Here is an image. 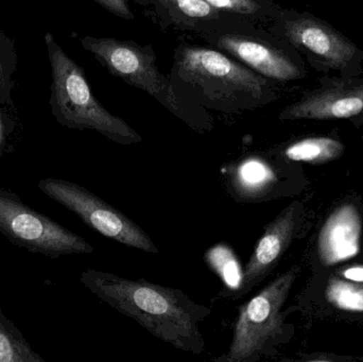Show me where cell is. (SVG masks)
Wrapping results in <instances>:
<instances>
[{"label":"cell","instance_id":"cell-6","mask_svg":"<svg viewBox=\"0 0 363 362\" xmlns=\"http://www.w3.org/2000/svg\"><path fill=\"white\" fill-rule=\"evenodd\" d=\"M80 42L108 72L157 98L172 113L180 111L172 85L155 65L157 57L151 46L140 47L130 40L93 36H83Z\"/></svg>","mask_w":363,"mask_h":362},{"label":"cell","instance_id":"cell-16","mask_svg":"<svg viewBox=\"0 0 363 362\" xmlns=\"http://www.w3.org/2000/svg\"><path fill=\"white\" fill-rule=\"evenodd\" d=\"M0 362H45L0 310Z\"/></svg>","mask_w":363,"mask_h":362},{"label":"cell","instance_id":"cell-15","mask_svg":"<svg viewBox=\"0 0 363 362\" xmlns=\"http://www.w3.org/2000/svg\"><path fill=\"white\" fill-rule=\"evenodd\" d=\"M330 308L347 316L363 319V283H352L330 273L323 290Z\"/></svg>","mask_w":363,"mask_h":362},{"label":"cell","instance_id":"cell-3","mask_svg":"<svg viewBox=\"0 0 363 362\" xmlns=\"http://www.w3.org/2000/svg\"><path fill=\"white\" fill-rule=\"evenodd\" d=\"M298 272V266L290 268L239 308L230 349L218 361H258L289 341L292 327L286 324L283 307Z\"/></svg>","mask_w":363,"mask_h":362},{"label":"cell","instance_id":"cell-10","mask_svg":"<svg viewBox=\"0 0 363 362\" xmlns=\"http://www.w3.org/2000/svg\"><path fill=\"white\" fill-rule=\"evenodd\" d=\"M363 113V83H336L306 94L286 108L281 120H335Z\"/></svg>","mask_w":363,"mask_h":362},{"label":"cell","instance_id":"cell-4","mask_svg":"<svg viewBox=\"0 0 363 362\" xmlns=\"http://www.w3.org/2000/svg\"><path fill=\"white\" fill-rule=\"evenodd\" d=\"M0 233L15 246L51 259L95 252L84 238L36 212L4 187H0Z\"/></svg>","mask_w":363,"mask_h":362},{"label":"cell","instance_id":"cell-20","mask_svg":"<svg viewBox=\"0 0 363 362\" xmlns=\"http://www.w3.org/2000/svg\"><path fill=\"white\" fill-rule=\"evenodd\" d=\"M9 110L11 108L0 104V157L6 151L9 136L15 129V119Z\"/></svg>","mask_w":363,"mask_h":362},{"label":"cell","instance_id":"cell-1","mask_svg":"<svg viewBox=\"0 0 363 362\" xmlns=\"http://www.w3.org/2000/svg\"><path fill=\"white\" fill-rule=\"evenodd\" d=\"M80 281L93 295L133 319L153 337L183 352H204L200 323L211 316V310L180 289L95 269L82 272Z\"/></svg>","mask_w":363,"mask_h":362},{"label":"cell","instance_id":"cell-23","mask_svg":"<svg viewBox=\"0 0 363 362\" xmlns=\"http://www.w3.org/2000/svg\"><path fill=\"white\" fill-rule=\"evenodd\" d=\"M302 361L309 362H345V361H363V358H356V357L339 356L333 353H313V354H308L306 356L301 358Z\"/></svg>","mask_w":363,"mask_h":362},{"label":"cell","instance_id":"cell-2","mask_svg":"<svg viewBox=\"0 0 363 362\" xmlns=\"http://www.w3.org/2000/svg\"><path fill=\"white\" fill-rule=\"evenodd\" d=\"M51 70V113L69 129L94 130L121 145L138 144L142 136L121 117L111 114L94 96L84 70L62 49L55 36H44Z\"/></svg>","mask_w":363,"mask_h":362},{"label":"cell","instance_id":"cell-7","mask_svg":"<svg viewBox=\"0 0 363 362\" xmlns=\"http://www.w3.org/2000/svg\"><path fill=\"white\" fill-rule=\"evenodd\" d=\"M304 214L303 202L294 201L264 227V234L243 269L238 287L234 293L225 297H230L233 300L240 299L272 273L298 236L304 220Z\"/></svg>","mask_w":363,"mask_h":362},{"label":"cell","instance_id":"cell-19","mask_svg":"<svg viewBox=\"0 0 363 362\" xmlns=\"http://www.w3.org/2000/svg\"><path fill=\"white\" fill-rule=\"evenodd\" d=\"M216 10L238 14H254L259 10V6L255 0H204Z\"/></svg>","mask_w":363,"mask_h":362},{"label":"cell","instance_id":"cell-21","mask_svg":"<svg viewBox=\"0 0 363 362\" xmlns=\"http://www.w3.org/2000/svg\"><path fill=\"white\" fill-rule=\"evenodd\" d=\"M95 1L104 6L106 10L110 11L111 13L121 18L128 19V21L134 18L133 13L130 10L125 0H95Z\"/></svg>","mask_w":363,"mask_h":362},{"label":"cell","instance_id":"cell-14","mask_svg":"<svg viewBox=\"0 0 363 362\" xmlns=\"http://www.w3.org/2000/svg\"><path fill=\"white\" fill-rule=\"evenodd\" d=\"M345 146L338 138L332 136H309L288 145L281 151L286 161L323 165L342 157Z\"/></svg>","mask_w":363,"mask_h":362},{"label":"cell","instance_id":"cell-11","mask_svg":"<svg viewBox=\"0 0 363 362\" xmlns=\"http://www.w3.org/2000/svg\"><path fill=\"white\" fill-rule=\"evenodd\" d=\"M362 216L353 202H345L328 217L320 232L318 255L325 267L349 261L359 253Z\"/></svg>","mask_w":363,"mask_h":362},{"label":"cell","instance_id":"cell-12","mask_svg":"<svg viewBox=\"0 0 363 362\" xmlns=\"http://www.w3.org/2000/svg\"><path fill=\"white\" fill-rule=\"evenodd\" d=\"M218 46L268 78L291 81L302 77V70L288 55L257 40L224 35L218 42Z\"/></svg>","mask_w":363,"mask_h":362},{"label":"cell","instance_id":"cell-13","mask_svg":"<svg viewBox=\"0 0 363 362\" xmlns=\"http://www.w3.org/2000/svg\"><path fill=\"white\" fill-rule=\"evenodd\" d=\"M230 193L238 202H264L283 193L279 169L259 155L249 157L230 168Z\"/></svg>","mask_w":363,"mask_h":362},{"label":"cell","instance_id":"cell-8","mask_svg":"<svg viewBox=\"0 0 363 362\" xmlns=\"http://www.w3.org/2000/svg\"><path fill=\"white\" fill-rule=\"evenodd\" d=\"M181 74L194 82H218L230 91H242L258 97L264 81L252 70L211 49L189 47L184 49L179 61Z\"/></svg>","mask_w":363,"mask_h":362},{"label":"cell","instance_id":"cell-9","mask_svg":"<svg viewBox=\"0 0 363 362\" xmlns=\"http://www.w3.org/2000/svg\"><path fill=\"white\" fill-rule=\"evenodd\" d=\"M284 34L290 43L308 51L330 68H347L360 52L332 26L315 17L303 16L285 21Z\"/></svg>","mask_w":363,"mask_h":362},{"label":"cell","instance_id":"cell-22","mask_svg":"<svg viewBox=\"0 0 363 362\" xmlns=\"http://www.w3.org/2000/svg\"><path fill=\"white\" fill-rule=\"evenodd\" d=\"M333 273L343 280L349 281V282L363 283V265H359V264L343 266V267L335 270Z\"/></svg>","mask_w":363,"mask_h":362},{"label":"cell","instance_id":"cell-18","mask_svg":"<svg viewBox=\"0 0 363 362\" xmlns=\"http://www.w3.org/2000/svg\"><path fill=\"white\" fill-rule=\"evenodd\" d=\"M178 9L186 16L191 18H209L215 16L216 9L204 0H162Z\"/></svg>","mask_w":363,"mask_h":362},{"label":"cell","instance_id":"cell-17","mask_svg":"<svg viewBox=\"0 0 363 362\" xmlns=\"http://www.w3.org/2000/svg\"><path fill=\"white\" fill-rule=\"evenodd\" d=\"M16 44L14 38H10L0 28V104L15 111L12 99V91L15 86L14 74L17 70Z\"/></svg>","mask_w":363,"mask_h":362},{"label":"cell","instance_id":"cell-5","mask_svg":"<svg viewBox=\"0 0 363 362\" xmlns=\"http://www.w3.org/2000/svg\"><path fill=\"white\" fill-rule=\"evenodd\" d=\"M38 186L47 197L74 213L87 227L104 237L143 252H160L140 225L89 189L69 181L51 178L43 179Z\"/></svg>","mask_w":363,"mask_h":362}]
</instances>
